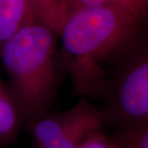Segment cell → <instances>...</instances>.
<instances>
[{"mask_svg": "<svg viewBox=\"0 0 148 148\" xmlns=\"http://www.w3.org/2000/svg\"><path fill=\"white\" fill-rule=\"evenodd\" d=\"M147 22L115 7L69 9L58 33L74 95L102 99L123 53Z\"/></svg>", "mask_w": 148, "mask_h": 148, "instance_id": "obj_1", "label": "cell"}, {"mask_svg": "<svg viewBox=\"0 0 148 148\" xmlns=\"http://www.w3.org/2000/svg\"><path fill=\"white\" fill-rule=\"evenodd\" d=\"M58 39L54 28L36 20L0 48L11 93L21 120L29 126L47 114L67 75Z\"/></svg>", "mask_w": 148, "mask_h": 148, "instance_id": "obj_2", "label": "cell"}, {"mask_svg": "<svg viewBox=\"0 0 148 148\" xmlns=\"http://www.w3.org/2000/svg\"><path fill=\"white\" fill-rule=\"evenodd\" d=\"M102 100L106 125L114 130L148 121V22L123 53Z\"/></svg>", "mask_w": 148, "mask_h": 148, "instance_id": "obj_3", "label": "cell"}, {"mask_svg": "<svg viewBox=\"0 0 148 148\" xmlns=\"http://www.w3.org/2000/svg\"><path fill=\"white\" fill-rule=\"evenodd\" d=\"M106 125L101 107L88 98L80 100L68 110L46 114L30 126L34 141L40 148H79L90 133Z\"/></svg>", "mask_w": 148, "mask_h": 148, "instance_id": "obj_4", "label": "cell"}, {"mask_svg": "<svg viewBox=\"0 0 148 148\" xmlns=\"http://www.w3.org/2000/svg\"><path fill=\"white\" fill-rule=\"evenodd\" d=\"M36 20H38L36 0H0V48Z\"/></svg>", "mask_w": 148, "mask_h": 148, "instance_id": "obj_5", "label": "cell"}, {"mask_svg": "<svg viewBox=\"0 0 148 148\" xmlns=\"http://www.w3.org/2000/svg\"><path fill=\"white\" fill-rule=\"evenodd\" d=\"M20 122L19 111L10 89L0 80V144L14 138Z\"/></svg>", "mask_w": 148, "mask_h": 148, "instance_id": "obj_6", "label": "cell"}, {"mask_svg": "<svg viewBox=\"0 0 148 148\" xmlns=\"http://www.w3.org/2000/svg\"><path fill=\"white\" fill-rule=\"evenodd\" d=\"M68 10L82 7H115L127 11L139 20L148 21V0H64Z\"/></svg>", "mask_w": 148, "mask_h": 148, "instance_id": "obj_7", "label": "cell"}, {"mask_svg": "<svg viewBox=\"0 0 148 148\" xmlns=\"http://www.w3.org/2000/svg\"><path fill=\"white\" fill-rule=\"evenodd\" d=\"M110 135L119 148H148V121L115 129Z\"/></svg>", "mask_w": 148, "mask_h": 148, "instance_id": "obj_8", "label": "cell"}, {"mask_svg": "<svg viewBox=\"0 0 148 148\" xmlns=\"http://www.w3.org/2000/svg\"><path fill=\"white\" fill-rule=\"evenodd\" d=\"M79 148H119L110 134L102 129L90 133L80 144Z\"/></svg>", "mask_w": 148, "mask_h": 148, "instance_id": "obj_9", "label": "cell"}]
</instances>
